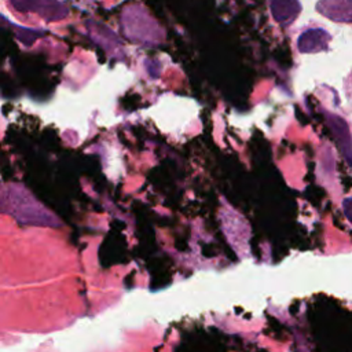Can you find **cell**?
<instances>
[{
    "label": "cell",
    "mask_w": 352,
    "mask_h": 352,
    "mask_svg": "<svg viewBox=\"0 0 352 352\" xmlns=\"http://www.w3.org/2000/svg\"><path fill=\"white\" fill-rule=\"evenodd\" d=\"M12 8L23 14H37L48 22L67 16V8L59 0H10Z\"/></svg>",
    "instance_id": "6da1fadb"
},
{
    "label": "cell",
    "mask_w": 352,
    "mask_h": 352,
    "mask_svg": "<svg viewBox=\"0 0 352 352\" xmlns=\"http://www.w3.org/2000/svg\"><path fill=\"white\" fill-rule=\"evenodd\" d=\"M144 11L140 8H129L125 11L124 15V26H138L125 29L126 36L131 40L139 41V43H158L161 38H158L154 33L155 30V22H153L148 16L144 21L146 15H143Z\"/></svg>",
    "instance_id": "7a4b0ae2"
},
{
    "label": "cell",
    "mask_w": 352,
    "mask_h": 352,
    "mask_svg": "<svg viewBox=\"0 0 352 352\" xmlns=\"http://www.w3.org/2000/svg\"><path fill=\"white\" fill-rule=\"evenodd\" d=\"M316 11L333 22L352 23V0H319Z\"/></svg>",
    "instance_id": "3957f363"
},
{
    "label": "cell",
    "mask_w": 352,
    "mask_h": 352,
    "mask_svg": "<svg viewBox=\"0 0 352 352\" xmlns=\"http://www.w3.org/2000/svg\"><path fill=\"white\" fill-rule=\"evenodd\" d=\"M326 118H327L330 129L333 131V133L336 136L337 144H338L344 158L352 166V136H351L346 121L344 118H341L340 116L331 114V113H327Z\"/></svg>",
    "instance_id": "277c9868"
},
{
    "label": "cell",
    "mask_w": 352,
    "mask_h": 352,
    "mask_svg": "<svg viewBox=\"0 0 352 352\" xmlns=\"http://www.w3.org/2000/svg\"><path fill=\"white\" fill-rule=\"evenodd\" d=\"M330 40L331 36L324 29H308L300 34L297 48L302 54H314L327 50Z\"/></svg>",
    "instance_id": "5b68a950"
},
{
    "label": "cell",
    "mask_w": 352,
    "mask_h": 352,
    "mask_svg": "<svg viewBox=\"0 0 352 352\" xmlns=\"http://www.w3.org/2000/svg\"><path fill=\"white\" fill-rule=\"evenodd\" d=\"M271 14L274 19L282 25H290L301 11L298 0H271Z\"/></svg>",
    "instance_id": "8992f818"
},
{
    "label": "cell",
    "mask_w": 352,
    "mask_h": 352,
    "mask_svg": "<svg viewBox=\"0 0 352 352\" xmlns=\"http://www.w3.org/2000/svg\"><path fill=\"white\" fill-rule=\"evenodd\" d=\"M342 209H344V213H345L346 219H348V220L351 221V224H352V197L344 199V202H342Z\"/></svg>",
    "instance_id": "52a82bcc"
}]
</instances>
